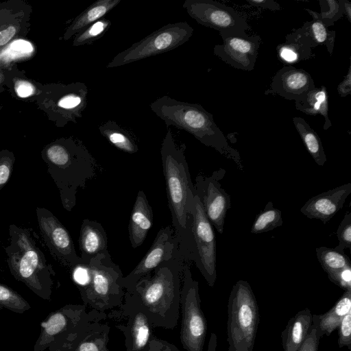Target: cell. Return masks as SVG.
Instances as JSON below:
<instances>
[{"label":"cell","instance_id":"obj_1","mask_svg":"<svg viewBox=\"0 0 351 351\" xmlns=\"http://www.w3.org/2000/svg\"><path fill=\"white\" fill-rule=\"evenodd\" d=\"M186 145L176 143L168 129L160 148L168 206L178 255L189 263L194 261L192 210L195 192L185 156Z\"/></svg>","mask_w":351,"mask_h":351},{"label":"cell","instance_id":"obj_2","mask_svg":"<svg viewBox=\"0 0 351 351\" xmlns=\"http://www.w3.org/2000/svg\"><path fill=\"white\" fill-rule=\"evenodd\" d=\"M184 261L178 255L141 278L125 295L147 315L153 328L174 329L180 314Z\"/></svg>","mask_w":351,"mask_h":351},{"label":"cell","instance_id":"obj_3","mask_svg":"<svg viewBox=\"0 0 351 351\" xmlns=\"http://www.w3.org/2000/svg\"><path fill=\"white\" fill-rule=\"evenodd\" d=\"M42 157L58 189L63 208L71 211L76 205L78 189H84L87 182L97 175V162L83 143L73 138L48 145L42 152Z\"/></svg>","mask_w":351,"mask_h":351},{"label":"cell","instance_id":"obj_4","mask_svg":"<svg viewBox=\"0 0 351 351\" xmlns=\"http://www.w3.org/2000/svg\"><path fill=\"white\" fill-rule=\"evenodd\" d=\"M151 110L167 126L192 134L200 143L232 160L240 170L243 165L239 152L232 147L215 122L213 115L200 104L181 101L164 95L149 104Z\"/></svg>","mask_w":351,"mask_h":351},{"label":"cell","instance_id":"obj_5","mask_svg":"<svg viewBox=\"0 0 351 351\" xmlns=\"http://www.w3.org/2000/svg\"><path fill=\"white\" fill-rule=\"evenodd\" d=\"M9 235L10 243L5 252L10 273L36 295L49 300L56 272L37 246L30 229L11 224Z\"/></svg>","mask_w":351,"mask_h":351},{"label":"cell","instance_id":"obj_6","mask_svg":"<svg viewBox=\"0 0 351 351\" xmlns=\"http://www.w3.org/2000/svg\"><path fill=\"white\" fill-rule=\"evenodd\" d=\"M106 317V313L88 311L84 304H66L41 322L34 351H75L93 324Z\"/></svg>","mask_w":351,"mask_h":351},{"label":"cell","instance_id":"obj_7","mask_svg":"<svg viewBox=\"0 0 351 351\" xmlns=\"http://www.w3.org/2000/svg\"><path fill=\"white\" fill-rule=\"evenodd\" d=\"M259 321L258 304L251 286L238 280L228 301V351H253Z\"/></svg>","mask_w":351,"mask_h":351},{"label":"cell","instance_id":"obj_8","mask_svg":"<svg viewBox=\"0 0 351 351\" xmlns=\"http://www.w3.org/2000/svg\"><path fill=\"white\" fill-rule=\"evenodd\" d=\"M88 266L90 281L79 289L84 304L102 313L119 307L125 293L124 276L119 265L110 255L99 254L90 260Z\"/></svg>","mask_w":351,"mask_h":351},{"label":"cell","instance_id":"obj_9","mask_svg":"<svg viewBox=\"0 0 351 351\" xmlns=\"http://www.w3.org/2000/svg\"><path fill=\"white\" fill-rule=\"evenodd\" d=\"M193 28L186 22L169 23L117 53L106 65L114 68L171 51L187 42Z\"/></svg>","mask_w":351,"mask_h":351},{"label":"cell","instance_id":"obj_10","mask_svg":"<svg viewBox=\"0 0 351 351\" xmlns=\"http://www.w3.org/2000/svg\"><path fill=\"white\" fill-rule=\"evenodd\" d=\"M180 341L185 351H203L207 322L201 308L199 283L192 277L189 263L184 265L181 295Z\"/></svg>","mask_w":351,"mask_h":351},{"label":"cell","instance_id":"obj_11","mask_svg":"<svg viewBox=\"0 0 351 351\" xmlns=\"http://www.w3.org/2000/svg\"><path fill=\"white\" fill-rule=\"evenodd\" d=\"M182 7L199 24L219 34L245 35L250 29L246 19L232 7L213 0H185Z\"/></svg>","mask_w":351,"mask_h":351},{"label":"cell","instance_id":"obj_12","mask_svg":"<svg viewBox=\"0 0 351 351\" xmlns=\"http://www.w3.org/2000/svg\"><path fill=\"white\" fill-rule=\"evenodd\" d=\"M191 215L195 245L193 262L208 285L213 287L217 278L215 233L196 195Z\"/></svg>","mask_w":351,"mask_h":351},{"label":"cell","instance_id":"obj_13","mask_svg":"<svg viewBox=\"0 0 351 351\" xmlns=\"http://www.w3.org/2000/svg\"><path fill=\"white\" fill-rule=\"evenodd\" d=\"M125 337L126 351H143L153 337L152 326L143 310L125 295L123 302L107 314Z\"/></svg>","mask_w":351,"mask_h":351},{"label":"cell","instance_id":"obj_14","mask_svg":"<svg viewBox=\"0 0 351 351\" xmlns=\"http://www.w3.org/2000/svg\"><path fill=\"white\" fill-rule=\"evenodd\" d=\"M36 213L40 234L51 256L64 267L72 269L81 264V258L64 226L45 208L38 206Z\"/></svg>","mask_w":351,"mask_h":351},{"label":"cell","instance_id":"obj_15","mask_svg":"<svg viewBox=\"0 0 351 351\" xmlns=\"http://www.w3.org/2000/svg\"><path fill=\"white\" fill-rule=\"evenodd\" d=\"M225 174L223 169L214 171L208 177L199 174L193 184L195 195L208 219L220 234L223 232L226 214L231 208V197L219 182Z\"/></svg>","mask_w":351,"mask_h":351},{"label":"cell","instance_id":"obj_16","mask_svg":"<svg viewBox=\"0 0 351 351\" xmlns=\"http://www.w3.org/2000/svg\"><path fill=\"white\" fill-rule=\"evenodd\" d=\"M176 255L178 253L173 229L170 225L162 227L147 252L136 267L123 277L125 291H130L141 278L150 274L160 264L171 259Z\"/></svg>","mask_w":351,"mask_h":351},{"label":"cell","instance_id":"obj_17","mask_svg":"<svg viewBox=\"0 0 351 351\" xmlns=\"http://www.w3.org/2000/svg\"><path fill=\"white\" fill-rule=\"evenodd\" d=\"M222 44L215 45L213 53L223 62L243 71L254 70L261 43L258 35L219 34Z\"/></svg>","mask_w":351,"mask_h":351},{"label":"cell","instance_id":"obj_18","mask_svg":"<svg viewBox=\"0 0 351 351\" xmlns=\"http://www.w3.org/2000/svg\"><path fill=\"white\" fill-rule=\"evenodd\" d=\"M315 88L308 72L292 65H285L272 77L265 95H278L288 100L297 101Z\"/></svg>","mask_w":351,"mask_h":351},{"label":"cell","instance_id":"obj_19","mask_svg":"<svg viewBox=\"0 0 351 351\" xmlns=\"http://www.w3.org/2000/svg\"><path fill=\"white\" fill-rule=\"evenodd\" d=\"M350 193L351 183L343 184L308 199L300 212L308 219L326 223L343 208Z\"/></svg>","mask_w":351,"mask_h":351},{"label":"cell","instance_id":"obj_20","mask_svg":"<svg viewBox=\"0 0 351 351\" xmlns=\"http://www.w3.org/2000/svg\"><path fill=\"white\" fill-rule=\"evenodd\" d=\"M79 247L82 264L88 265L99 254L110 255L108 249V237L102 225L98 221L83 220L79 237Z\"/></svg>","mask_w":351,"mask_h":351},{"label":"cell","instance_id":"obj_21","mask_svg":"<svg viewBox=\"0 0 351 351\" xmlns=\"http://www.w3.org/2000/svg\"><path fill=\"white\" fill-rule=\"evenodd\" d=\"M153 210L143 190H139L130 215L128 232L130 244L137 248L143 244L153 225Z\"/></svg>","mask_w":351,"mask_h":351},{"label":"cell","instance_id":"obj_22","mask_svg":"<svg viewBox=\"0 0 351 351\" xmlns=\"http://www.w3.org/2000/svg\"><path fill=\"white\" fill-rule=\"evenodd\" d=\"M313 46L301 28L293 29L285 41L276 47L277 57L285 65H291L315 57Z\"/></svg>","mask_w":351,"mask_h":351},{"label":"cell","instance_id":"obj_23","mask_svg":"<svg viewBox=\"0 0 351 351\" xmlns=\"http://www.w3.org/2000/svg\"><path fill=\"white\" fill-rule=\"evenodd\" d=\"M312 313L306 308L292 317L281 333L284 351H299L312 326Z\"/></svg>","mask_w":351,"mask_h":351},{"label":"cell","instance_id":"obj_24","mask_svg":"<svg viewBox=\"0 0 351 351\" xmlns=\"http://www.w3.org/2000/svg\"><path fill=\"white\" fill-rule=\"evenodd\" d=\"M351 311V290L345 291L335 304L326 313L312 315V324L318 337L329 336L336 330L344 316Z\"/></svg>","mask_w":351,"mask_h":351},{"label":"cell","instance_id":"obj_25","mask_svg":"<svg viewBox=\"0 0 351 351\" xmlns=\"http://www.w3.org/2000/svg\"><path fill=\"white\" fill-rule=\"evenodd\" d=\"M121 0H97L78 15L67 27L64 39L68 40L95 22L103 19Z\"/></svg>","mask_w":351,"mask_h":351},{"label":"cell","instance_id":"obj_26","mask_svg":"<svg viewBox=\"0 0 351 351\" xmlns=\"http://www.w3.org/2000/svg\"><path fill=\"white\" fill-rule=\"evenodd\" d=\"M297 110L308 115H322L324 119V130L332 126L329 119L328 95L326 86L315 88L310 90L301 99L295 101Z\"/></svg>","mask_w":351,"mask_h":351},{"label":"cell","instance_id":"obj_27","mask_svg":"<svg viewBox=\"0 0 351 351\" xmlns=\"http://www.w3.org/2000/svg\"><path fill=\"white\" fill-rule=\"evenodd\" d=\"M292 120L307 152L317 165L324 166L327 159L319 136L303 118L295 117Z\"/></svg>","mask_w":351,"mask_h":351},{"label":"cell","instance_id":"obj_28","mask_svg":"<svg viewBox=\"0 0 351 351\" xmlns=\"http://www.w3.org/2000/svg\"><path fill=\"white\" fill-rule=\"evenodd\" d=\"M99 130L110 144L119 150L128 154H134L138 151L134 137L114 121H107L99 126Z\"/></svg>","mask_w":351,"mask_h":351},{"label":"cell","instance_id":"obj_29","mask_svg":"<svg viewBox=\"0 0 351 351\" xmlns=\"http://www.w3.org/2000/svg\"><path fill=\"white\" fill-rule=\"evenodd\" d=\"M300 28L313 48L318 45H325L330 55L332 54L335 31L330 30L322 21L316 19L305 22Z\"/></svg>","mask_w":351,"mask_h":351},{"label":"cell","instance_id":"obj_30","mask_svg":"<svg viewBox=\"0 0 351 351\" xmlns=\"http://www.w3.org/2000/svg\"><path fill=\"white\" fill-rule=\"evenodd\" d=\"M110 331L108 323H94L75 351H112L108 348Z\"/></svg>","mask_w":351,"mask_h":351},{"label":"cell","instance_id":"obj_31","mask_svg":"<svg viewBox=\"0 0 351 351\" xmlns=\"http://www.w3.org/2000/svg\"><path fill=\"white\" fill-rule=\"evenodd\" d=\"M315 251L317 260L326 274L351 267V261L344 252L324 246L317 247Z\"/></svg>","mask_w":351,"mask_h":351},{"label":"cell","instance_id":"obj_32","mask_svg":"<svg viewBox=\"0 0 351 351\" xmlns=\"http://www.w3.org/2000/svg\"><path fill=\"white\" fill-rule=\"evenodd\" d=\"M283 223L282 212L274 206L269 201L264 209L258 213L252 225L251 233L260 234L271 231Z\"/></svg>","mask_w":351,"mask_h":351},{"label":"cell","instance_id":"obj_33","mask_svg":"<svg viewBox=\"0 0 351 351\" xmlns=\"http://www.w3.org/2000/svg\"><path fill=\"white\" fill-rule=\"evenodd\" d=\"M111 25V21L107 19H101L95 22L75 35L73 45L77 47L92 45L107 32Z\"/></svg>","mask_w":351,"mask_h":351},{"label":"cell","instance_id":"obj_34","mask_svg":"<svg viewBox=\"0 0 351 351\" xmlns=\"http://www.w3.org/2000/svg\"><path fill=\"white\" fill-rule=\"evenodd\" d=\"M7 308L17 313H23L31 306L19 293L0 283V308Z\"/></svg>","mask_w":351,"mask_h":351},{"label":"cell","instance_id":"obj_35","mask_svg":"<svg viewBox=\"0 0 351 351\" xmlns=\"http://www.w3.org/2000/svg\"><path fill=\"white\" fill-rule=\"evenodd\" d=\"M328 10H323L321 12H317L308 8H304V10L312 16L322 21L324 25L329 27L339 20L343 16L342 0H324Z\"/></svg>","mask_w":351,"mask_h":351},{"label":"cell","instance_id":"obj_36","mask_svg":"<svg viewBox=\"0 0 351 351\" xmlns=\"http://www.w3.org/2000/svg\"><path fill=\"white\" fill-rule=\"evenodd\" d=\"M336 234L339 241L335 247L341 252L346 249L351 250V212H348L340 222Z\"/></svg>","mask_w":351,"mask_h":351},{"label":"cell","instance_id":"obj_37","mask_svg":"<svg viewBox=\"0 0 351 351\" xmlns=\"http://www.w3.org/2000/svg\"><path fill=\"white\" fill-rule=\"evenodd\" d=\"M14 161L15 157L12 152L8 150L0 152V190L10 180Z\"/></svg>","mask_w":351,"mask_h":351},{"label":"cell","instance_id":"obj_38","mask_svg":"<svg viewBox=\"0 0 351 351\" xmlns=\"http://www.w3.org/2000/svg\"><path fill=\"white\" fill-rule=\"evenodd\" d=\"M338 345L339 348L346 346L351 350V311L342 319L338 326Z\"/></svg>","mask_w":351,"mask_h":351},{"label":"cell","instance_id":"obj_39","mask_svg":"<svg viewBox=\"0 0 351 351\" xmlns=\"http://www.w3.org/2000/svg\"><path fill=\"white\" fill-rule=\"evenodd\" d=\"M328 279L343 289L344 291L351 290V267H347L341 270L328 273Z\"/></svg>","mask_w":351,"mask_h":351},{"label":"cell","instance_id":"obj_40","mask_svg":"<svg viewBox=\"0 0 351 351\" xmlns=\"http://www.w3.org/2000/svg\"><path fill=\"white\" fill-rule=\"evenodd\" d=\"M72 277L78 289L86 287L91 278L88 264L81 263L72 268Z\"/></svg>","mask_w":351,"mask_h":351},{"label":"cell","instance_id":"obj_41","mask_svg":"<svg viewBox=\"0 0 351 351\" xmlns=\"http://www.w3.org/2000/svg\"><path fill=\"white\" fill-rule=\"evenodd\" d=\"M143 351H180L174 344L153 335Z\"/></svg>","mask_w":351,"mask_h":351},{"label":"cell","instance_id":"obj_42","mask_svg":"<svg viewBox=\"0 0 351 351\" xmlns=\"http://www.w3.org/2000/svg\"><path fill=\"white\" fill-rule=\"evenodd\" d=\"M319 339L316 328L312 324L311 330L299 351H318Z\"/></svg>","mask_w":351,"mask_h":351},{"label":"cell","instance_id":"obj_43","mask_svg":"<svg viewBox=\"0 0 351 351\" xmlns=\"http://www.w3.org/2000/svg\"><path fill=\"white\" fill-rule=\"evenodd\" d=\"M337 92L339 96L345 97L351 94V66L349 64L347 74L337 86Z\"/></svg>","mask_w":351,"mask_h":351},{"label":"cell","instance_id":"obj_44","mask_svg":"<svg viewBox=\"0 0 351 351\" xmlns=\"http://www.w3.org/2000/svg\"><path fill=\"white\" fill-rule=\"evenodd\" d=\"M246 1L250 5L261 9H267L271 11H278L281 10L280 5L274 0H246Z\"/></svg>","mask_w":351,"mask_h":351},{"label":"cell","instance_id":"obj_45","mask_svg":"<svg viewBox=\"0 0 351 351\" xmlns=\"http://www.w3.org/2000/svg\"><path fill=\"white\" fill-rule=\"evenodd\" d=\"M34 86L32 84L25 81L17 82L15 86V90L20 97H27L34 93Z\"/></svg>","mask_w":351,"mask_h":351},{"label":"cell","instance_id":"obj_46","mask_svg":"<svg viewBox=\"0 0 351 351\" xmlns=\"http://www.w3.org/2000/svg\"><path fill=\"white\" fill-rule=\"evenodd\" d=\"M17 27L10 25L0 32V47L7 44L16 34Z\"/></svg>","mask_w":351,"mask_h":351},{"label":"cell","instance_id":"obj_47","mask_svg":"<svg viewBox=\"0 0 351 351\" xmlns=\"http://www.w3.org/2000/svg\"><path fill=\"white\" fill-rule=\"evenodd\" d=\"M343 15L346 16L350 23H351V3L348 0H342Z\"/></svg>","mask_w":351,"mask_h":351},{"label":"cell","instance_id":"obj_48","mask_svg":"<svg viewBox=\"0 0 351 351\" xmlns=\"http://www.w3.org/2000/svg\"><path fill=\"white\" fill-rule=\"evenodd\" d=\"M217 347V335L215 333H211L208 347L207 351H216Z\"/></svg>","mask_w":351,"mask_h":351},{"label":"cell","instance_id":"obj_49","mask_svg":"<svg viewBox=\"0 0 351 351\" xmlns=\"http://www.w3.org/2000/svg\"><path fill=\"white\" fill-rule=\"evenodd\" d=\"M0 78H1V75H0Z\"/></svg>","mask_w":351,"mask_h":351}]
</instances>
